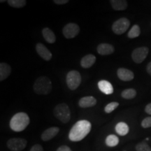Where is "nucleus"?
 <instances>
[{
    "instance_id": "11",
    "label": "nucleus",
    "mask_w": 151,
    "mask_h": 151,
    "mask_svg": "<svg viewBox=\"0 0 151 151\" xmlns=\"http://www.w3.org/2000/svg\"><path fill=\"white\" fill-rule=\"evenodd\" d=\"M117 75L120 80L123 81H130L133 80L134 77V73L125 68H119L117 71Z\"/></svg>"
},
{
    "instance_id": "30",
    "label": "nucleus",
    "mask_w": 151,
    "mask_h": 151,
    "mask_svg": "<svg viewBox=\"0 0 151 151\" xmlns=\"http://www.w3.org/2000/svg\"><path fill=\"white\" fill-rule=\"evenodd\" d=\"M54 3H55L56 4H59V5H62V4H65L69 2L68 0H54Z\"/></svg>"
},
{
    "instance_id": "17",
    "label": "nucleus",
    "mask_w": 151,
    "mask_h": 151,
    "mask_svg": "<svg viewBox=\"0 0 151 151\" xmlns=\"http://www.w3.org/2000/svg\"><path fill=\"white\" fill-rule=\"evenodd\" d=\"M42 35L44 39L49 43H54L56 41V37L50 28L45 27L42 30Z\"/></svg>"
},
{
    "instance_id": "9",
    "label": "nucleus",
    "mask_w": 151,
    "mask_h": 151,
    "mask_svg": "<svg viewBox=\"0 0 151 151\" xmlns=\"http://www.w3.org/2000/svg\"><path fill=\"white\" fill-rule=\"evenodd\" d=\"M80 27L76 23H69L64 27L62 33L66 39H73L78 35Z\"/></svg>"
},
{
    "instance_id": "23",
    "label": "nucleus",
    "mask_w": 151,
    "mask_h": 151,
    "mask_svg": "<svg viewBox=\"0 0 151 151\" xmlns=\"http://www.w3.org/2000/svg\"><path fill=\"white\" fill-rule=\"evenodd\" d=\"M141 34V29L139 27V25L137 24H134L131 28V29L129 30V32L127 34V37L129 38V39H134V38H137Z\"/></svg>"
},
{
    "instance_id": "13",
    "label": "nucleus",
    "mask_w": 151,
    "mask_h": 151,
    "mask_svg": "<svg viewBox=\"0 0 151 151\" xmlns=\"http://www.w3.org/2000/svg\"><path fill=\"white\" fill-rule=\"evenodd\" d=\"M97 104V99L92 96L82 97L79 100L78 105L81 108H90L96 105Z\"/></svg>"
},
{
    "instance_id": "8",
    "label": "nucleus",
    "mask_w": 151,
    "mask_h": 151,
    "mask_svg": "<svg viewBox=\"0 0 151 151\" xmlns=\"http://www.w3.org/2000/svg\"><path fill=\"white\" fill-rule=\"evenodd\" d=\"M148 54V48L147 47H139L134 49L132 53L133 61L137 64L143 62Z\"/></svg>"
},
{
    "instance_id": "26",
    "label": "nucleus",
    "mask_w": 151,
    "mask_h": 151,
    "mask_svg": "<svg viewBox=\"0 0 151 151\" xmlns=\"http://www.w3.org/2000/svg\"><path fill=\"white\" fill-rule=\"evenodd\" d=\"M137 151H151V148L146 143H140L136 146Z\"/></svg>"
},
{
    "instance_id": "15",
    "label": "nucleus",
    "mask_w": 151,
    "mask_h": 151,
    "mask_svg": "<svg viewBox=\"0 0 151 151\" xmlns=\"http://www.w3.org/2000/svg\"><path fill=\"white\" fill-rule=\"evenodd\" d=\"M98 88L103 93L106 94H111L113 92V86L109 81L101 80L98 83Z\"/></svg>"
},
{
    "instance_id": "29",
    "label": "nucleus",
    "mask_w": 151,
    "mask_h": 151,
    "mask_svg": "<svg viewBox=\"0 0 151 151\" xmlns=\"http://www.w3.org/2000/svg\"><path fill=\"white\" fill-rule=\"evenodd\" d=\"M56 151H72V150H71L70 148L68 147L67 146H62L59 147Z\"/></svg>"
},
{
    "instance_id": "6",
    "label": "nucleus",
    "mask_w": 151,
    "mask_h": 151,
    "mask_svg": "<svg viewBox=\"0 0 151 151\" xmlns=\"http://www.w3.org/2000/svg\"><path fill=\"white\" fill-rule=\"evenodd\" d=\"M129 25V20L126 18H122L113 22L112 25V30L115 34L120 35L127 31Z\"/></svg>"
},
{
    "instance_id": "3",
    "label": "nucleus",
    "mask_w": 151,
    "mask_h": 151,
    "mask_svg": "<svg viewBox=\"0 0 151 151\" xmlns=\"http://www.w3.org/2000/svg\"><path fill=\"white\" fill-rule=\"evenodd\" d=\"M34 90L38 94H48L52 90V82L46 76H41L36 80Z\"/></svg>"
},
{
    "instance_id": "1",
    "label": "nucleus",
    "mask_w": 151,
    "mask_h": 151,
    "mask_svg": "<svg viewBox=\"0 0 151 151\" xmlns=\"http://www.w3.org/2000/svg\"><path fill=\"white\" fill-rule=\"evenodd\" d=\"M91 127L92 124L88 120H79L69 131V139L74 142L83 140L90 133Z\"/></svg>"
},
{
    "instance_id": "25",
    "label": "nucleus",
    "mask_w": 151,
    "mask_h": 151,
    "mask_svg": "<svg viewBox=\"0 0 151 151\" xmlns=\"http://www.w3.org/2000/svg\"><path fill=\"white\" fill-rule=\"evenodd\" d=\"M119 106V103L118 102H111L107 104L105 106L104 108V111L106 113H110L111 112H113L115 109H116L117 107Z\"/></svg>"
},
{
    "instance_id": "7",
    "label": "nucleus",
    "mask_w": 151,
    "mask_h": 151,
    "mask_svg": "<svg viewBox=\"0 0 151 151\" xmlns=\"http://www.w3.org/2000/svg\"><path fill=\"white\" fill-rule=\"evenodd\" d=\"M27 141L21 138H12L7 141V147L12 151H21L27 146Z\"/></svg>"
},
{
    "instance_id": "4",
    "label": "nucleus",
    "mask_w": 151,
    "mask_h": 151,
    "mask_svg": "<svg viewBox=\"0 0 151 151\" xmlns=\"http://www.w3.org/2000/svg\"><path fill=\"white\" fill-rule=\"evenodd\" d=\"M54 115L63 123H67L71 119V111L67 104L62 103L57 105L54 109Z\"/></svg>"
},
{
    "instance_id": "28",
    "label": "nucleus",
    "mask_w": 151,
    "mask_h": 151,
    "mask_svg": "<svg viewBox=\"0 0 151 151\" xmlns=\"http://www.w3.org/2000/svg\"><path fill=\"white\" fill-rule=\"evenodd\" d=\"M30 151H43V149L41 145L35 144L32 147V148L30 149Z\"/></svg>"
},
{
    "instance_id": "20",
    "label": "nucleus",
    "mask_w": 151,
    "mask_h": 151,
    "mask_svg": "<svg viewBox=\"0 0 151 151\" xmlns=\"http://www.w3.org/2000/svg\"><path fill=\"white\" fill-rule=\"evenodd\" d=\"M129 127L125 122H118L116 126V132L120 136H125L129 132Z\"/></svg>"
},
{
    "instance_id": "10",
    "label": "nucleus",
    "mask_w": 151,
    "mask_h": 151,
    "mask_svg": "<svg viewBox=\"0 0 151 151\" xmlns=\"http://www.w3.org/2000/svg\"><path fill=\"white\" fill-rule=\"evenodd\" d=\"M36 50H37V53L42 58L46 61H50L52 59V55L51 52L48 50V48H46V46L42 44V43H37L36 46Z\"/></svg>"
},
{
    "instance_id": "2",
    "label": "nucleus",
    "mask_w": 151,
    "mask_h": 151,
    "mask_svg": "<svg viewBox=\"0 0 151 151\" xmlns=\"http://www.w3.org/2000/svg\"><path fill=\"white\" fill-rule=\"evenodd\" d=\"M29 116L25 113H18L15 114L10 121V127L13 131L19 132L23 131L29 124Z\"/></svg>"
},
{
    "instance_id": "21",
    "label": "nucleus",
    "mask_w": 151,
    "mask_h": 151,
    "mask_svg": "<svg viewBox=\"0 0 151 151\" xmlns=\"http://www.w3.org/2000/svg\"><path fill=\"white\" fill-rule=\"evenodd\" d=\"M137 95V91L133 88H129L123 90L121 93L122 98L126 99H132L134 98Z\"/></svg>"
},
{
    "instance_id": "31",
    "label": "nucleus",
    "mask_w": 151,
    "mask_h": 151,
    "mask_svg": "<svg viewBox=\"0 0 151 151\" xmlns=\"http://www.w3.org/2000/svg\"><path fill=\"white\" fill-rule=\"evenodd\" d=\"M145 111L149 115H151V103L148 104L145 108Z\"/></svg>"
},
{
    "instance_id": "27",
    "label": "nucleus",
    "mask_w": 151,
    "mask_h": 151,
    "mask_svg": "<svg viewBox=\"0 0 151 151\" xmlns=\"http://www.w3.org/2000/svg\"><path fill=\"white\" fill-rule=\"evenodd\" d=\"M141 126L143 128H148L151 127V117H147L143 119L141 122Z\"/></svg>"
},
{
    "instance_id": "18",
    "label": "nucleus",
    "mask_w": 151,
    "mask_h": 151,
    "mask_svg": "<svg viewBox=\"0 0 151 151\" xmlns=\"http://www.w3.org/2000/svg\"><path fill=\"white\" fill-rule=\"evenodd\" d=\"M11 68L10 66L6 63L0 64V81H3L9 77L11 74Z\"/></svg>"
},
{
    "instance_id": "12",
    "label": "nucleus",
    "mask_w": 151,
    "mask_h": 151,
    "mask_svg": "<svg viewBox=\"0 0 151 151\" xmlns=\"http://www.w3.org/2000/svg\"><path fill=\"white\" fill-rule=\"evenodd\" d=\"M60 131V129L57 127H52L45 130L41 134V139L44 141H48L51 140L52 139L58 134Z\"/></svg>"
},
{
    "instance_id": "14",
    "label": "nucleus",
    "mask_w": 151,
    "mask_h": 151,
    "mask_svg": "<svg viewBox=\"0 0 151 151\" xmlns=\"http://www.w3.org/2000/svg\"><path fill=\"white\" fill-rule=\"evenodd\" d=\"M97 52L101 55H109L114 52L115 49L112 45L109 43H101L97 46Z\"/></svg>"
},
{
    "instance_id": "19",
    "label": "nucleus",
    "mask_w": 151,
    "mask_h": 151,
    "mask_svg": "<svg viewBox=\"0 0 151 151\" xmlns=\"http://www.w3.org/2000/svg\"><path fill=\"white\" fill-rule=\"evenodd\" d=\"M110 3L116 11H124L127 7V1L125 0H111Z\"/></svg>"
},
{
    "instance_id": "5",
    "label": "nucleus",
    "mask_w": 151,
    "mask_h": 151,
    "mask_svg": "<svg viewBox=\"0 0 151 151\" xmlns=\"http://www.w3.org/2000/svg\"><path fill=\"white\" fill-rule=\"evenodd\" d=\"M81 76L78 71L73 70L69 71L67 75V84L68 88L71 90H75L78 88L81 83Z\"/></svg>"
},
{
    "instance_id": "16",
    "label": "nucleus",
    "mask_w": 151,
    "mask_h": 151,
    "mask_svg": "<svg viewBox=\"0 0 151 151\" xmlns=\"http://www.w3.org/2000/svg\"><path fill=\"white\" fill-rule=\"evenodd\" d=\"M96 62V57L94 55L89 54L87 55L84 56L83 58L81 59V67L85 68V69H88V68L91 67L94 65V62Z\"/></svg>"
},
{
    "instance_id": "22",
    "label": "nucleus",
    "mask_w": 151,
    "mask_h": 151,
    "mask_svg": "<svg viewBox=\"0 0 151 151\" xmlns=\"http://www.w3.org/2000/svg\"><path fill=\"white\" fill-rule=\"evenodd\" d=\"M119 139L116 135H109L106 139V144L109 147H115L118 144Z\"/></svg>"
},
{
    "instance_id": "32",
    "label": "nucleus",
    "mask_w": 151,
    "mask_h": 151,
    "mask_svg": "<svg viewBox=\"0 0 151 151\" xmlns=\"http://www.w3.org/2000/svg\"><path fill=\"white\" fill-rule=\"evenodd\" d=\"M146 70H147V72H148L149 74L151 76V62H149V63L148 64V65H147Z\"/></svg>"
},
{
    "instance_id": "24",
    "label": "nucleus",
    "mask_w": 151,
    "mask_h": 151,
    "mask_svg": "<svg viewBox=\"0 0 151 151\" xmlns=\"http://www.w3.org/2000/svg\"><path fill=\"white\" fill-rule=\"evenodd\" d=\"M9 4L14 8H22L27 4L25 0H9L8 1Z\"/></svg>"
}]
</instances>
